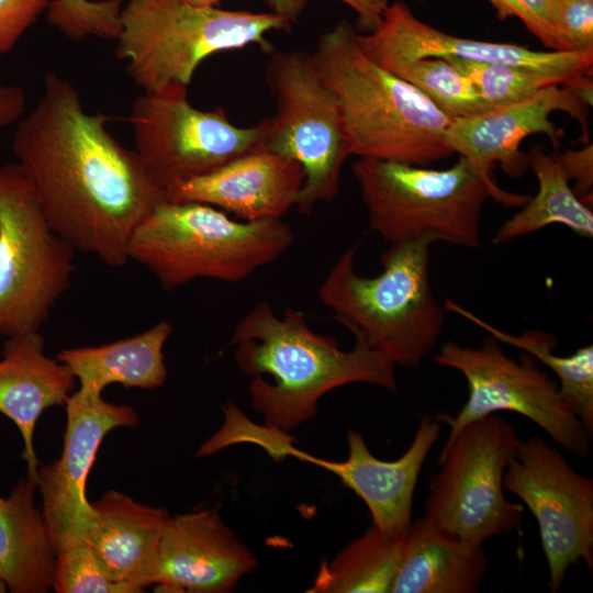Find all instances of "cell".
<instances>
[{"label":"cell","mask_w":593,"mask_h":593,"mask_svg":"<svg viewBox=\"0 0 593 593\" xmlns=\"http://www.w3.org/2000/svg\"><path fill=\"white\" fill-rule=\"evenodd\" d=\"M120 20L116 56L144 91L172 82L189 86L211 55L251 44L270 51L266 35L292 27L271 12L199 7L183 0H127Z\"/></svg>","instance_id":"cell-7"},{"label":"cell","mask_w":593,"mask_h":593,"mask_svg":"<svg viewBox=\"0 0 593 593\" xmlns=\"http://www.w3.org/2000/svg\"><path fill=\"white\" fill-rule=\"evenodd\" d=\"M528 164L537 177L538 192L499 227L493 244H504L553 223L567 226L579 236L591 238L592 210L571 189L558 155L546 154L541 146H534L528 153Z\"/></svg>","instance_id":"cell-25"},{"label":"cell","mask_w":593,"mask_h":593,"mask_svg":"<svg viewBox=\"0 0 593 593\" xmlns=\"http://www.w3.org/2000/svg\"><path fill=\"white\" fill-rule=\"evenodd\" d=\"M8 590L5 583L0 579V592H5Z\"/></svg>","instance_id":"cell-40"},{"label":"cell","mask_w":593,"mask_h":593,"mask_svg":"<svg viewBox=\"0 0 593 593\" xmlns=\"http://www.w3.org/2000/svg\"><path fill=\"white\" fill-rule=\"evenodd\" d=\"M521 4L524 24L546 47L553 49L552 0H517Z\"/></svg>","instance_id":"cell-36"},{"label":"cell","mask_w":593,"mask_h":593,"mask_svg":"<svg viewBox=\"0 0 593 593\" xmlns=\"http://www.w3.org/2000/svg\"><path fill=\"white\" fill-rule=\"evenodd\" d=\"M36 481L21 479L0 497V579L13 593L52 589L55 550L35 505Z\"/></svg>","instance_id":"cell-24"},{"label":"cell","mask_w":593,"mask_h":593,"mask_svg":"<svg viewBox=\"0 0 593 593\" xmlns=\"http://www.w3.org/2000/svg\"><path fill=\"white\" fill-rule=\"evenodd\" d=\"M108 122L85 110L69 80L48 71L42 97L16 122L12 150L54 231L76 251L119 268L128 261L133 231L166 197Z\"/></svg>","instance_id":"cell-1"},{"label":"cell","mask_w":593,"mask_h":593,"mask_svg":"<svg viewBox=\"0 0 593 593\" xmlns=\"http://www.w3.org/2000/svg\"><path fill=\"white\" fill-rule=\"evenodd\" d=\"M91 506L93 517L83 538L114 582L128 593L142 592L169 517L167 511L113 490Z\"/></svg>","instance_id":"cell-21"},{"label":"cell","mask_w":593,"mask_h":593,"mask_svg":"<svg viewBox=\"0 0 593 593\" xmlns=\"http://www.w3.org/2000/svg\"><path fill=\"white\" fill-rule=\"evenodd\" d=\"M51 0H0V58L11 52Z\"/></svg>","instance_id":"cell-33"},{"label":"cell","mask_w":593,"mask_h":593,"mask_svg":"<svg viewBox=\"0 0 593 593\" xmlns=\"http://www.w3.org/2000/svg\"><path fill=\"white\" fill-rule=\"evenodd\" d=\"M553 51H593V0H552Z\"/></svg>","instance_id":"cell-32"},{"label":"cell","mask_w":593,"mask_h":593,"mask_svg":"<svg viewBox=\"0 0 593 593\" xmlns=\"http://www.w3.org/2000/svg\"><path fill=\"white\" fill-rule=\"evenodd\" d=\"M489 2L494 7L500 20L517 18L524 23L525 14L517 0H489Z\"/></svg>","instance_id":"cell-38"},{"label":"cell","mask_w":593,"mask_h":593,"mask_svg":"<svg viewBox=\"0 0 593 593\" xmlns=\"http://www.w3.org/2000/svg\"><path fill=\"white\" fill-rule=\"evenodd\" d=\"M75 253L20 165L0 166V336L40 332L70 286Z\"/></svg>","instance_id":"cell-9"},{"label":"cell","mask_w":593,"mask_h":593,"mask_svg":"<svg viewBox=\"0 0 593 593\" xmlns=\"http://www.w3.org/2000/svg\"><path fill=\"white\" fill-rule=\"evenodd\" d=\"M65 404L67 426L61 456L41 467L36 479L54 550L83 538L91 526L93 510L86 496V483L104 436L139 422L132 406L110 403L102 394L80 389Z\"/></svg>","instance_id":"cell-14"},{"label":"cell","mask_w":593,"mask_h":593,"mask_svg":"<svg viewBox=\"0 0 593 593\" xmlns=\"http://www.w3.org/2000/svg\"><path fill=\"white\" fill-rule=\"evenodd\" d=\"M444 309L467 318L500 343L529 354L551 369L558 378L560 395L585 428L593 434L592 345L580 347L572 355L561 357L553 353L557 340L547 332L527 331L519 335L508 334L486 323L451 299H446Z\"/></svg>","instance_id":"cell-27"},{"label":"cell","mask_w":593,"mask_h":593,"mask_svg":"<svg viewBox=\"0 0 593 593\" xmlns=\"http://www.w3.org/2000/svg\"><path fill=\"white\" fill-rule=\"evenodd\" d=\"M187 3L199 7H217L222 0H183Z\"/></svg>","instance_id":"cell-39"},{"label":"cell","mask_w":593,"mask_h":593,"mask_svg":"<svg viewBox=\"0 0 593 593\" xmlns=\"http://www.w3.org/2000/svg\"><path fill=\"white\" fill-rule=\"evenodd\" d=\"M444 59L472 81L491 109L528 99L551 86H564V81L558 77L525 67L461 58Z\"/></svg>","instance_id":"cell-29"},{"label":"cell","mask_w":593,"mask_h":593,"mask_svg":"<svg viewBox=\"0 0 593 593\" xmlns=\"http://www.w3.org/2000/svg\"><path fill=\"white\" fill-rule=\"evenodd\" d=\"M433 244H390L381 256L382 271L374 277L356 272V244L337 259L317 291L355 340L409 369L421 365L444 328V309L429 281Z\"/></svg>","instance_id":"cell-4"},{"label":"cell","mask_w":593,"mask_h":593,"mask_svg":"<svg viewBox=\"0 0 593 593\" xmlns=\"http://www.w3.org/2000/svg\"><path fill=\"white\" fill-rule=\"evenodd\" d=\"M369 227L390 244L429 239L475 248L489 198L523 206L529 195L501 189L467 159L446 169L359 158L353 165Z\"/></svg>","instance_id":"cell-5"},{"label":"cell","mask_w":593,"mask_h":593,"mask_svg":"<svg viewBox=\"0 0 593 593\" xmlns=\"http://www.w3.org/2000/svg\"><path fill=\"white\" fill-rule=\"evenodd\" d=\"M70 369L44 353L40 332L5 337L0 358V413L19 428L27 477L35 480L38 460L33 445L35 425L48 407L66 402L75 387Z\"/></svg>","instance_id":"cell-20"},{"label":"cell","mask_w":593,"mask_h":593,"mask_svg":"<svg viewBox=\"0 0 593 593\" xmlns=\"http://www.w3.org/2000/svg\"><path fill=\"white\" fill-rule=\"evenodd\" d=\"M309 0H266L270 12L292 26L298 21ZM357 14V31L372 32L380 23L384 11L393 0H339Z\"/></svg>","instance_id":"cell-34"},{"label":"cell","mask_w":593,"mask_h":593,"mask_svg":"<svg viewBox=\"0 0 593 593\" xmlns=\"http://www.w3.org/2000/svg\"><path fill=\"white\" fill-rule=\"evenodd\" d=\"M358 36L343 19L320 36L311 53L335 97L351 155L423 167L452 156L446 142L452 119L371 59Z\"/></svg>","instance_id":"cell-3"},{"label":"cell","mask_w":593,"mask_h":593,"mask_svg":"<svg viewBox=\"0 0 593 593\" xmlns=\"http://www.w3.org/2000/svg\"><path fill=\"white\" fill-rule=\"evenodd\" d=\"M231 345L237 367L251 377V406L265 425L284 433L317 413L328 391L370 383L395 392V365L355 340L342 350L329 336L313 332L302 312L287 309L278 317L267 301L257 303L236 325Z\"/></svg>","instance_id":"cell-2"},{"label":"cell","mask_w":593,"mask_h":593,"mask_svg":"<svg viewBox=\"0 0 593 593\" xmlns=\"http://www.w3.org/2000/svg\"><path fill=\"white\" fill-rule=\"evenodd\" d=\"M124 0H51L46 18L72 41L88 35L116 40L121 32L120 13Z\"/></svg>","instance_id":"cell-31"},{"label":"cell","mask_w":593,"mask_h":593,"mask_svg":"<svg viewBox=\"0 0 593 593\" xmlns=\"http://www.w3.org/2000/svg\"><path fill=\"white\" fill-rule=\"evenodd\" d=\"M52 589L57 593H128L109 577L85 538L55 550Z\"/></svg>","instance_id":"cell-30"},{"label":"cell","mask_w":593,"mask_h":593,"mask_svg":"<svg viewBox=\"0 0 593 593\" xmlns=\"http://www.w3.org/2000/svg\"><path fill=\"white\" fill-rule=\"evenodd\" d=\"M535 516L549 569V586L558 592L567 569L583 560L593 573V481L540 436L521 439L503 478Z\"/></svg>","instance_id":"cell-13"},{"label":"cell","mask_w":593,"mask_h":593,"mask_svg":"<svg viewBox=\"0 0 593 593\" xmlns=\"http://www.w3.org/2000/svg\"><path fill=\"white\" fill-rule=\"evenodd\" d=\"M266 83L277 112L268 119L264 147L302 166L304 182L295 206L309 214L316 204L337 197L342 167L351 155L338 107L311 53H272Z\"/></svg>","instance_id":"cell-11"},{"label":"cell","mask_w":593,"mask_h":593,"mask_svg":"<svg viewBox=\"0 0 593 593\" xmlns=\"http://www.w3.org/2000/svg\"><path fill=\"white\" fill-rule=\"evenodd\" d=\"M303 182L296 160L261 147L167 189L165 197L208 204L243 221L282 219L295 206Z\"/></svg>","instance_id":"cell-18"},{"label":"cell","mask_w":593,"mask_h":593,"mask_svg":"<svg viewBox=\"0 0 593 593\" xmlns=\"http://www.w3.org/2000/svg\"><path fill=\"white\" fill-rule=\"evenodd\" d=\"M483 544L465 542L416 518L391 593H474L484 579Z\"/></svg>","instance_id":"cell-22"},{"label":"cell","mask_w":593,"mask_h":593,"mask_svg":"<svg viewBox=\"0 0 593 593\" xmlns=\"http://www.w3.org/2000/svg\"><path fill=\"white\" fill-rule=\"evenodd\" d=\"M434 360L461 372L468 384V399L459 413L436 417L449 425L447 439L470 422L510 411L537 424L574 457H590L592 434L567 405L558 383L529 354L522 353L517 361L490 335L478 348L448 340Z\"/></svg>","instance_id":"cell-12"},{"label":"cell","mask_w":593,"mask_h":593,"mask_svg":"<svg viewBox=\"0 0 593 593\" xmlns=\"http://www.w3.org/2000/svg\"><path fill=\"white\" fill-rule=\"evenodd\" d=\"M257 563L219 511L204 508L168 517L143 582L168 592L226 593Z\"/></svg>","instance_id":"cell-17"},{"label":"cell","mask_w":593,"mask_h":593,"mask_svg":"<svg viewBox=\"0 0 593 593\" xmlns=\"http://www.w3.org/2000/svg\"><path fill=\"white\" fill-rule=\"evenodd\" d=\"M409 529L394 534L372 524L331 562L321 563L313 585L307 592H391L406 549Z\"/></svg>","instance_id":"cell-26"},{"label":"cell","mask_w":593,"mask_h":593,"mask_svg":"<svg viewBox=\"0 0 593 593\" xmlns=\"http://www.w3.org/2000/svg\"><path fill=\"white\" fill-rule=\"evenodd\" d=\"M25 93L19 86L0 85V128H4L23 115Z\"/></svg>","instance_id":"cell-37"},{"label":"cell","mask_w":593,"mask_h":593,"mask_svg":"<svg viewBox=\"0 0 593 593\" xmlns=\"http://www.w3.org/2000/svg\"><path fill=\"white\" fill-rule=\"evenodd\" d=\"M440 434L439 422L424 416L418 423L407 450L396 460L384 461L373 456L362 435L347 432L348 458L331 462L312 458L311 462L336 474L367 505L372 524L400 534L412 523L414 491L423 465Z\"/></svg>","instance_id":"cell-19"},{"label":"cell","mask_w":593,"mask_h":593,"mask_svg":"<svg viewBox=\"0 0 593 593\" xmlns=\"http://www.w3.org/2000/svg\"><path fill=\"white\" fill-rule=\"evenodd\" d=\"M358 38L363 52L380 66L428 57L461 58L534 69L558 77L573 89L592 80L593 51H534L454 36L418 20L401 0H393L378 26L370 33H359Z\"/></svg>","instance_id":"cell-15"},{"label":"cell","mask_w":593,"mask_h":593,"mask_svg":"<svg viewBox=\"0 0 593 593\" xmlns=\"http://www.w3.org/2000/svg\"><path fill=\"white\" fill-rule=\"evenodd\" d=\"M589 104L579 92L568 86L548 87L535 96L483 113L454 119L446 132V142L459 157L477 170L492 176L495 164L506 175L518 177L529 167L528 154L519 150L527 136L545 134L556 148L561 131L550 121V114L562 111L575 119L589 141Z\"/></svg>","instance_id":"cell-16"},{"label":"cell","mask_w":593,"mask_h":593,"mask_svg":"<svg viewBox=\"0 0 593 593\" xmlns=\"http://www.w3.org/2000/svg\"><path fill=\"white\" fill-rule=\"evenodd\" d=\"M172 325L158 322L134 336L91 347L63 349L57 360L66 365L80 383V390L102 394L110 384L156 389L165 384L167 368L164 346Z\"/></svg>","instance_id":"cell-23"},{"label":"cell","mask_w":593,"mask_h":593,"mask_svg":"<svg viewBox=\"0 0 593 593\" xmlns=\"http://www.w3.org/2000/svg\"><path fill=\"white\" fill-rule=\"evenodd\" d=\"M567 178L575 180V193L582 197L591 193L593 183V146L589 144L579 150H567L558 155Z\"/></svg>","instance_id":"cell-35"},{"label":"cell","mask_w":593,"mask_h":593,"mask_svg":"<svg viewBox=\"0 0 593 593\" xmlns=\"http://www.w3.org/2000/svg\"><path fill=\"white\" fill-rule=\"evenodd\" d=\"M187 91L179 82L144 91L128 116L139 161L164 191L264 147L268 134V119L234 125L222 108L191 105Z\"/></svg>","instance_id":"cell-10"},{"label":"cell","mask_w":593,"mask_h":593,"mask_svg":"<svg viewBox=\"0 0 593 593\" xmlns=\"http://www.w3.org/2000/svg\"><path fill=\"white\" fill-rule=\"evenodd\" d=\"M517 439L514 425L496 414L470 422L446 439L440 468L429 479L425 519L470 544L519 530L524 505L510 501L503 486Z\"/></svg>","instance_id":"cell-8"},{"label":"cell","mask_w":593,"mask_h":593,"mask_svg":"<svg viewBox=\"0 0 593 593\" xmlns=\"http://www.w3.org/2000/svg\"><path fill=\"white\" fill-rule=\"evenodd\" d=\"M293 243L281 219L235 221L208 204L165 199L135 227L126 254L175 290L200 278L246 280Z\"/></svg>","instance_id":"cell-6"},{"label":"cell","mask_w":593,"mask_h":593,"mask_svg":"<svg viewBox=\"0 0 593 593\" xmlns=\"http://www.w3.org/2000/svg\"><path fill=\"white\" fill-rule=\"evenodd\" d=\"M382 67L417 88L452 120L491 109L472 81L444 58L400 60Z\"/></svg>","instance_id":"cell-28"}]
</instances>
